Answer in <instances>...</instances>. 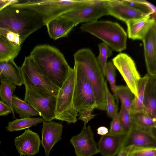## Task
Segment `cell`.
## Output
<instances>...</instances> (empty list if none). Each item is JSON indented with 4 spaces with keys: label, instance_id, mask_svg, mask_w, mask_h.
I'll return each mask as SVG.
<instances>
[{
    "label": "cell",
    "instance_id": "1",
    "mask_svg": "<svg viewBox=\"0 0 156 156\" xmlns=\"http://www.w3.org/2000/svg\"><path fill=\"white\" fill-rule=\"evenodd\" d=\"M45 25L41 15L30 9L12 4L0 11V28L19 35L23 42L29 35Z\"/></svg>",
    "mask_w": 156,
    "mask_h": 156
},
{
    "label": "cell",
    "instance_id": "2",
    "mask_svg": "<svg viewBox=\"0 0 156 156\" xmlns=\"http://www.w3.org/2000/svg\"><path fill=\"white\" fill-rule=\"evenodd\" d=\"M50 80L60 88L71 68L63 54L48 45L35 46L29 55Z\"/></svg>",
    "mask_w": 156,
    "mask_h": 156
},
{
    "label": "cell",
    "instance_id": "3",
    "mask_svg": "<svg viewBox=\"0 0 156 156\" xmlns=\"http://www.w3.org/2000/svg\"><path fill=\"white\" fill-rule=\"evenodd\" d=\"M75 82L73 103L77 112L78 119L84 122L83 129L86 127L87 124L96 115L93 114L98 105L94 91L84 71L74 63Z\"/></svg>",
    "mask_w": 156,
    "mask_h": 156
},
{
    "label": "cell",
    "instance_id": "4",
    "mask_svg": "<svg viewBox=\"0 0 156 156\" xmlns=\"http://www.w3.org/2000/svg\"><path fill=\"white\" fill-rule=\"evenodd\" d=\"M74 63L85 72L93 88L98 107L97 109L106 111L105 81L97 58L91 50L84 48L73 55Z\"/></svg>",
    "mask_w": 156,
    "mask_h": 156
},
{
    "label": "cell",
    "instance_id": "5",
    "mask_svg": "<svg viewBox=\"0 0 156 156\" xmlns=\"http://www.w3.org/2000/svg\"><path fill=\"white\" fill-rule=\"evenodd\" d=\"M80 28L102 40L114 51L121 52L126 48L127 34L118 23L96 20L85 23Z\"/></svg>",
    "mask_w": 156,
    "mask_h": 156
},
{
    "label": "cell",
    "instance_id": "6",
    "mask_svg": "<svg viewBox=\"0 0 156 156\" xmlns=\"http://www.w3.org/2000/svg\"><path fill=\"white\" fill-rule=\"evenodd\" d=\"M89 1V0H28L26 2L12 5L36 11L42 16L46 25L49 21L57 17L83 7Z\"/></svg>",
    "mask_w": 156,
    "mask_h": 156
},
{
    "label": "cell",
    "instance_id": "7",
    "mask_svg": "<svg viewBox=\"0 0 156 156\" xmlns=\"http://www.w3.org/2000/svg\"><path fill=\"white\" fill-rule=\"evenodd\" d=\"M75 82L74 70L71 67L56 97L55 119L68 123H74L77 121L78 114L73 103Z\"/></svg>",
    "mask_w": 156,
    "mask_h": 156
},
{
    "label": "cell",
    "instance_id": "8",
    "mask_svg": "<svg viewBox=\"0 0 156 156\" xmlns=\"http://www.w3.org/2000/svg\"><path fill=\"white\" fill-rule=\"evenodd\" d=\"M25 86L43 90L55 96L59 88L53 83L29 55L20 67Z\"/></svg>",
    "mask_w": 156,
    "mask_h": 156
},
{
    "label": "cell",
    "instance_id": "9",
    "mask_svg": "<svg viewBox=\"0 0 156 156\" xmlns=\"http://www.w3.org/2000/svg\"><path fill=\"white\" fill-rule=\"evenodd\" d=\"M23 101L34 108L44 121L55 119L56 96L38 88L25 86Z\"/></svg>",
    "mask_w": 156,
    "mask_h": 156
},
{
    "label": "cell",
    "instance_id": "10",
    "mask_svg": "<svg viewBox=\"0 0 156 156\" xmlns=\"http://www.w3.org/2000/svg\"><path fill=\"white\" fill-rule=\"evenodd\" d=\"M110 0H89L83 7L69 12L63 15L73 22L76 26L79 23L97 20L107 15Z\"/></svg>",
    "mask_w": 156,
    "mask_h": 156
},
{
    "label": "cell",
    "instance_id": "11",
    "mask_svg": "<svg viewBox=\"0 0 156 156\" xmlns=\"http://www.w3.org/2000/svg\"><path fill=\"white\" fill-rule=\"evenodd\" d=\"M112 62L119 71L134 96L137 94V87L141 78L135 63L127 54L120 53L112 59Z\"/></svg>",
    "mask_w": 156,
    "mask_h": 156
},
{
    "label": "cell",
    "instance_id": "12",
    "mask_svg": "<svg viewBox=\"0 0 156 156\" xmlns=\"http://www.w3.org/2000/svg\"><path fill=\"white\" fill-rule=\"evenodd\" d=\"M76 156H92L99 153L94 133L89 125L70 140Z\"/></svg>",
    "mask_w": 156,
    "mask_h": 156
},
{
    "label": "cell",
    "instance_id": "13",
    "mask_svg": "<svg viewBox=\"0 0 156 156\" xmlns=\"http://www.w3.org/2000/svg\"><path fill=\"white\" fill-rule=\"evenodd\" d=\"M123 137L122 147L133 146L136 148H156V134L133 124L129 132Z\"/></svg>",
    "mask_w": 156,
    "mask_h": 156
},
{
    "label": "cell",
    "instance_id": "14",
    "mask_svg": "<svg viewBox=\"0 0 156 156\" xmlns=\"http://www.w3.org/2000/svg\"><path fill=\"white\" fill-rule=\"evenodd\" d=\"M16 149L20 156H32L39 151L41 140L39 135L28 129L14 139Z\"/></svg>",
    "mask_w": 156,
    "mask_h": 156
},
{
    "label": "cell",
    "instance_id": "15",
    "mask_svg": "<svg viewBox=\"0 0 156 156\" xmlns=\"http://www.w3.org/2000/svg\"><path fill=\"white\" fill-rule=\"evenodd\" d=\"M63 128L61 123L52 121L43 122L41 144L44 149L45 156H50L53 147L62 139Z\"/></svg>",
    "mask_w": 156,
    "mask_h": 156
},
{
    "label": "cell",
    "instance_id": "16",
    "mask_svg": "<svg viewBox=\"0 0 156 156\" xmlns=\"http://www.w3.org/2000/svg\"><path fill=\"white\" fill-rule=\"evenodd\" d=\"M142 41L147 73L156 76V23L150 27Z\"/></svg>",
    "mask_w": 156,
    "mask_h": 156
},
{
    "label": "cell",
    "instance_id": "17",
    "mask_svg": "<svg viewBox=\"0 0 156 156\" xmlns=\"http://www.w3.org/2000/svg\"><path fill=\"white\" fill-rule=\"evenodd\" d=\"M107 15L112 16L125 23L130 20L150 16L137 11L127 5L122 0H110Z\"/></svg>",
    "mask_w": 156,
    "mask_h": 156
},
{
    "label": "cell",
    "instance_id": "18",
    "mask_svg": "<svg viewBox=\"0 0 156 156\" xmlns=\"http://www.w3.org/2000/svg\"><path fill=\"white\" fill-rule=\"evenodd\" d=\"M155 23L156 17L152 15L129 20L126 23L129 38L142 40L150 27Z\"/></svg>",
    "mask_w": 156,
    "mask_h": 156
},
{
    "label": "cell",
    "instance_id": "19",
    "mask_svg": "<svg viewBox=\"0 0 156 156\" xmlns=\"http://www.w3.org/2000/svg\"><path fill=\"white\" fill-rule=\"evenodd\" d=\"M45 25L49 36L55 40L67 37L69 33L76 26L73 22L62 15L49 21Z\"/></svg>",
    "mask_w": 156,
    "mask_h": 156
},
{
    "label": "cell",
    "instance_id": "20",
    "mask_svg": "<svg viewBox=\"0 0 156 156\" xmlns=\"http://www.w3.org/2000/svg\"><path fill=\"white\" fill-rule=\"evenodd\" d=\"M123 138L108 133L102 136L98 144L99 153L103 156H115L122 147Z\"/></svg>",
    "mask_w": 156,
    "mask_h": 156
},
{
    "label": "cell",
    "instance_id": "21",
    "mask_svg": "<svg viewBox=\"0 0 156 156\" xmlns=\"http://www.w3.org/2000/svg\"><path fill=\"white\" fill-rule=\"evenodd\" d=\"M144 111L150 117L156 120V76L149 75L144 92Z\"/></svg>",
    "mask_w": 156,
    "mask_h": 156
},
{
    "label": "cell",
    "instance_id": "22",
    "mask_svg": "<svg viewBox=\"0 0 156 156\" xmlns=\"http://www.w3.org/2000/svg\"><path fill=\"white\" fill-rule=\"evenodd\" d=\"M14 60L0 62V81H9L21 86L23 82L20 68Z\"/></svg>",
    "mask_w": 156,
    "mask_h": 156
},
{
    "label": "cell",
    "instance_id": "23",
    "mask_svg": "<svg viewBox=\"0 0 156 156\" xmlns=\"http://www.w3.org/2000/svg\"><path fill=\"white\" fill-rule=\"evenodd\" d=\"M133 124L141 129L156 134V120L152 119L144 112L132 113Z\"/></svg>",
    "mask_w": 156,
    "mask_h": 156
},
{
    "label": "cell",
    "instance_id": "24",
    "mask_svg": "<svg viewBox=\"0 0 156 156\" xmlns=\"http://www.w3.org/2000/svg\"><path fill=\"white\" fill-rule=\"evenodd\" d=\"M21 47L0 35V62L14 59L18 55Z\"/></svg>",
    "mask_w": 156,
    "mask_h": 156
},
{
    "label": "cell",
    "instance_id": "25",
    "mask_svg": "<svg viewBox=\"0 0 156 156\" xmlns=\"http://www.w3.org/2000/svg\"><path fill=\"white\" fill-rule=\"evenodd\" d=\"M12 104L14 112L18 114L20 118L40 116L34 108L14 95L12 97Z\"/></svg>",
    "mask_w": 156,
    "mask_h": 156
},
{
    "label": "cell",
    "instance_id": "26",
    "mask_svg": "<svg viewBox=\"0 0 156 156\" xmlns=\"http://www.w3.org/2000/svg\"><path fill=\"white\" fill-rule=\"evenodd\" d=\"M44 121L41 117L20 118L9 122L6 128L8 131H16L28 128Z\"/></svg>",
    "mask_w": 156,
    "mask_h": 156
},
{
    "label": "cell",
    "instance_id": "27",
    "mask_svg": "<svg viewBox=\"0 0 156 156\" xmlns=\"http://www.w3.org/2000/svg\"><path fill=\"white\" fill-rule=\"evenodd\" d=\"M148 79L149 74L147 73L140 80L138 85L136 95L134 97L132 113L144 111L143 102L144 92Z\"/></svg>",
    "mask_w": 156,
    "mask_h": 156
},
{
    "label": "cell",
    "instance_id": "28",
    "mask_svg": "<svg viewBox=\"0 0 156 156\" xmlns=\"http://www.w3.org/2000/svg\"><path fill=\"white\" fill-rule=\"evenodd\" d=\"M0 99L7 105L12 110L13 118H15L12 104V97L16 88V85L12 83L6 81H1Z\"/></svg>",
    "mask_w": 156,
    "mask_h": 156
},
{
    "label": "cell",
    "instance_id": "29",
    "mask_svg": "<svg viewBox=\"0 0 156 156\" xmlns=\"http://www.w3.org/2000/svg\"><path fill=\"white\" fill-rule=\"evenodd\" d=\"M116 93L121 105L131 114L134 97L130 89L127 86H116Z\"/></svg>",
    "mask_w": 156,
    "mask_h": 156
},
{
    "label": "cell",
    "instance_id": "30",
    "mask_svg": "<svg viewBox=\"0 0 156 156\" xmlns=\"http://www.w3.org/2000/svg\"><path fill=\"white\" fill-rule=\"evenodd\" d=\"M127 5L135 9L148 15L156 17V7L144 0H122Z\"/></svg>",
    "mask_w": 156,
    "mask_h": 156
},
{
    "label": "cell",
    "instance_id": "31",
    "mask_svg": "<svg viewBox=\"0 0 156 156\" xmlns=\"http://www.w3.org/2000/svg\"><path fill=\"white\" fill-rule=\"evenodd\" d=\"M116 69L112 61H109L107 62L105 77H106L110 85L111 90L115 99L116 105L118 106L119 99L116 93Z\"/></svg>",
    "mask_w": 156,
    "mask_h": 156
},
{
    "label": "cell",
    "instance_id": "32",
    "mask_svg": "<svg viewBox=\"0 0 156 156\" xmlns=\"http://www.w3.org/2000/svg\"><path fill=\"white\" fill-rule=\"evenodd\" d=\"M98 47L99 53L97 59L103 74L105 77L107 60L109 57L112 55V51L110 47L104 42L99 44Z\"/></svg>",
    "mask_w": 156,
    "mask_h": 156
},
{
    "label": "cell",
    "instance_id": "33",
    "mask_svg": "<svg viewBox=\"0 0 156 156\" xmlns=\"http://www.w3.org/2000/svg\"><path fill=\"white\" fill-rule=\"evenodd\" d=\"M105 101L106 111L108 116L112 119L118 112V106L117 105L115 98L108 88L107 81H105Z\"/></svg>",
    "mask_w": 156,
    "mask_h": 156
},
{
    "label": "cell",
    "instance_id": "34",
    "mask_svg": "<svg viewBox=\"0 0 156 156\" xmlns=\"http://www.w3.org/2000/svg\"><path fill=\"white\" fill-rule=\"evenodd\" d=\"M118 114L119 120L125 136L130 129L133 125L131 114L121 105L120 110Z\"/></svg>",
    "mask_w": 156,
    "mask_h": 156
},
{
    "label": "cell",
    "instance_id": "35",
    "mask_svg": "<svg viewBox=\"0 0 156 156\" xmlns=\"http://www.w3.org/2000/svg\"><path fill=\"white\" fill-rule=\"evenodd\" d=\"M108 133L123 136H125V133L119 120L118 112L112 119Z\"/></svg>",
    "mask_w": 156,
    "mask_h": 156
},
{
    "label": "cell",
    "instance_id": "36",
    "mask_svg": "<svg viewBox=\"0 0 156 156\" xmlns=\"http://www.w3.org/2000/svg\"><path fill=\"white\" fill-rule=\"evenodd\" d=\"M0 35L16 44L21 47L23 42L20 36L10 31L0 28Z\"/></svg>",
    "mask_w": 156,
    "mask_h": 156
},
{
    "label": "cell",
    "instance_id": "37",
    "mask_svg": "<svg viewBox=\"0 0 156 156\" xmlns=\"http://www.w3.org/2000/svg\"><path fill=\"white\" fill-rule=\"evenodd\" d=\"M155 154H156V148L134 147L129 156H148Z\"/></svg>",
    "mask_w": 156,
    "mask_h": 156
},
{
    "label": "cell",
    "instance_id": "38",
    "mask_svg": "<svg viewBox=\"0 0 156 156\" xmlns=\"http://www.w3.org/2000/svg\"><path fill=\"white\" fill-rule=\"evenodd\" d=\"M12 113L10 108L0 99V116L7 115Z\"/></svg>",
    "mask_w": 156,
    "mask_h": 156
},
{
    "label": "cell",
    "instance_id": "39",
    "mask_svg": "<svg viewBox=\"0 0 156 156\" xmlns=\"http://www.w3.org/2000/svg\"><path fill=\"white\" fill-rule=\"evenodd\" d=\"M134 148L133 146L122 147L117 154V156H129Z\"/></svg>",
    "mask_w": 156,
    "mask_h": 156
},
{
    "label": "cell",
    "instance_id": "40",
    "mask_svg": "<svg viewBox=\"0 0 156 156\" xmlns=\"http://www.w3.org/2000/svg\"><path fill=\"white\" fill-rule=\"evenodd\" d=\"M18 2L16 0H0V11L9 5Z\"/></svg>",
    "mask_w": 156,
    "mask_h": 156
},
{
    "label": "cell",
    "instance_id": "41",
    "mask_svg": "<svg viewBox=\"0 0 156 156\" xmlns=\"http://www.w3.org/2000/svg\"><path fill=\"white\" fill-rule=\"evenodd\" d=\"M97 133L99 135H104L108 133V129L105 127L102 126L99 127L97 130Z\"/></svg>",
    "mask_w": 156,
    "mask_h": 156
},
{
    "label": "cell",
    "instance_id": "42",
    "mask_svg": "<svg viewBox=\"0 0 156 156\" xmlns=\"http://www.w3.org/2000/svg\"><path fill=\"white\" fill-rule=\"evenodd\" d=\"M156 156V154H153V155H149V156Z\"/></svg>",
    "mask_w": 156,
    "mask_h": 156
},
{
    "label": "cell",
    "instance_id": "43",
    "mask_svg": "<svg viewBox=\"0 0 156 156\" xmlns=\"http://www.w3.org/2000/svg\"><path fill=\"white\" fill-rule=\"evenodd\" d=\"M0 143H1V141H0Z\"/></svg>",
    "mask_w": 156,
    "mask_h": 156
}]
</instances>
